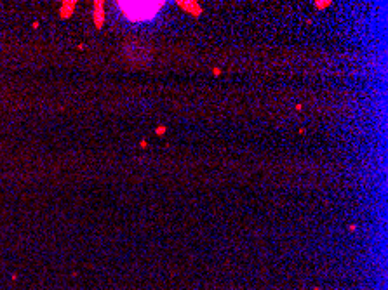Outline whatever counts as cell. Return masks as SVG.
<instances>
[{
  "instance_id": "obj_1",
  "label": "cell",
  "mask_w": 388,
  "mask_h": 290,
  "mask_svg": "<svg viewBox=\"0 0 388 290\" xmlns=\"http://www.w3.org/2000/svg\"><path fill=\"white\" fill-rule=\"evenodd\" d=\"M162 2H120L119 7L131 21H148L162 9Z\"/></svg>"
},
{
  "instance_id": "obj_2",
  "label": "cell",
  "mask_w": 388,
  "mask_h": 290,
  "mask_svg": "<svg viewBox=\"0 0 388 290\" xmlns=\"http://www.w3.org/2000/svg\"><path fill=\"white\" fill-rule=\"evenodd\" d=\"M94 19H96V26H101L103 24V4L97 2L96 7H94Z\"/></svg>"
},
{
  "instance_id": "obj_3",
  "label": "cell",
  "mask_w": 388,
  "mask_h": 290,
  "mask_svg": "<svg viewBox=\"0 0 388 290\" xmlns=\"http://www.w3.org/2000/svg\"><path fill=\"white\" fill-rule=\"evenodd\" d=\"M329 6V2H317V7L318 9H322V7H327Z\"/></svg>"
},
{
  "instance_id": "obj_4",
  "label": "cell",
  "mask_w": 388,
  "mask_h": 290,
  "mask_svg": "<svg viewBox=\"0 0 388 290\" xmlns=\"http://www.w3.org/2000/svg\"><path fill=\"white\" fill-rule=\"evenodd\" d=\"M164 130H165L164 127H158V129H157V134H164Z\"/></svg>"
}]
</instances>
